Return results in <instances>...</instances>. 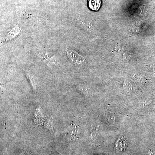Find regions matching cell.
<instances>
[{"mask_svg": "<svg viewBox=\"0 0 155 155\" xmlns=\"http://www.w3.org/2000/svg\"><path fill=\"white\" fill-rule=\"evenodd\" d=\"M66 52L67 58L73 63L79 64L84 60L82 56L75 50L71 49H67L66 50Z\"/></svg>", "mask_w": 155, "mask_h": 155, "instance_id": "cell-1", "label": "cell"}, {"mask_svg": "<svg viewBox=\"0 0 155 155\" xmlns=\"http://www.w3.org/2000/svg\"><path fill=\"white\" fill-rule=\"evenodd\" d=\"M38 56L44 62L50 67H54L58 64L57 58L55 56H53L50 58L48 56L47 53H39Z\"/></svg>", "mask_w": 155, "mask_h": 155, "instance_id": "cell-2", "label": "cell"}, {"mask_svg": "<svg viewBox=\"0 0 155 155\" xmlns=\"http://www.w3.org/2000/svg\"><path fill=\"white\" fill-rule=\"evenodd\" d=\"M20 32L21 30L18 25H16L13 26V28L6 34L4 38V41H10L14 39L19 35Z\"/></svg>", "mask_w": 155, "mask_h": 155, "instance_id": "cell-3", "label": "cell"}, {"mask_svg": "<svg viewBox=\"0 0 155 155\" xmlns=\"http://www.w3.org/2000/svg\"><path fill=\"white\" fill-rule=\"evenodd\" d=\"M101 0H89V8L93 11H97L99 10L101 6Z\"/></svg>", "mask_w": 155, "mask_h": 155, "instance_id": "cell-4", "label": "cell"}, {"mask_svg": "<svg viewBox=\"0 0 155 155\" xmlns=\"http://www.w3.org/2000/svg\"><path fill=\"white\" fill-rule=\"evenodd\" d=\"M126 143L123 139H119V140L116 142L115 149L118 150L123 151L126 148Z\"/></svg>", "mask_w": 155, "mask_h": 155, "instance_id": "cell-5", "label": "cell"}, {"mask_svg": "<svg viewBox=\"0 0 155 155\" xmlns=\"http://www.w3.org/2000/svg\"><path fill=\"white\" fill-rule=\"evenodd\" d=\"M26 75H27L28 80H29V82L30 83L31 85L34 89H35V88H36V84H35V80H34L33 77L29 73H27Z\"/></svg>", "mask_w": 155, "mask_h": 155, "instance_id": "cell-6", "label": "cell"}]
</instances>
